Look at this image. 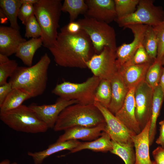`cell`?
Instances as JSON below:
<instances>
[{"instance_id":"1","label":"cell","mask_w":164,"mask_h":164,"mask_svg":"<svg viewBox=\"0 0 164 164\" xmlns=\"http://www.w3.org/2000/svg\"><path fill=\"white\" fill-rule=\"evenodd\" d=\"M48 49L56 63L65 67L87 68V62L96 53L89 36L82 29L76 33L60 30Z\"/></svg>"},{"instance_id":"2","label":"cell","mask_w":164,"mask_h":164,"mask_svg":"<svg viewBox=\"0 0 164 164\" xmlns=\"http://www.w3.org/2000/svg\"><path fill=\"white\" fill-rule=\"evenodd\" d=\"M50 62V57L46 53L33 65L18 66L9 81L13 89H19L31 97L42 94L46 88L48 71Z\"/></svg>"},{"instance_id":"3","label":"cell","mask_w":164,"mask_h":164,"mask_svg":"<svg viewBox=\"0 0 164 164\" xmlns=\"http://www.w3.org/2000/svg\"><path fill=\"white\" fill-rule=\"evenodd\" d=\"M104 122L101 112L94 104L77 103L67 107L61 112L53 129L58 132L76 126L93 127Z\"/></svg>"},{"instance_id":"4","label":"cell","mask_w":164,"mask_h":164,"mask_svg":"<svg viewBox=\"0 0 164 164\" xmlns=\"http://www.w3.org/2000/svg\"><path fill=\"white\" fill-rule=\"evenodd\" d=\"M60 0H39L34 5V15L42 29L43 46L48 49L55 43L61 14Z\"/></svg>"},{"instance_id":"5","label":"cell","mask_w":164,"mask_h":164,"mask_svg":"<svg viewBox=\"0 0 164 164\" xmlns=\"http://www.w3.org/2000/svg\"><path fill=\"white\" fill-rule=\"evenodd\" d=\"M0 119L18 132L36 134L45 132L49 128L29 106L23 104L14 109L0 113Z\"/></svg>"},{"instance_id":"6","label":"cell","mask_w":164,"mask_h":164,"mask_svg":"<svg viewBox=\"0 0 164 164\" xmlns=\"http://www.w3.org/2000/svg\"><path fill=\"white\" fill-rule=\"evenodd\" d=\"M101 80L93 75L81 83L64 81L57 84L52 91V93L60 97L77 100L78 103L93 104L94 102L95 91Z\"/></svg>"},{"instance_id":"7","label":"cell","mask_w":164,"mask_h":164,"mask_svg":"<svg viewBox=\"0 0 164 164\" xmlns=\"http://www.w3.org/2000/svg\"><path fill=\"white\" fill-rule=\"evenodd\" d=\"M77 22L81 29L89 36L96 53H101L105 47L116 50V35L113 27L105 22L85 17Z\"/></svg>"},{"instance_id":"8","label":"cell","mask_w":164,"mask_h":164,"mask_svg":"<svg viewBox=\"0 0 164 164\" xmlns=\"http://www.w3.org/2000/svg\"><path fill=\"white\" fill-rule=\"evenodd\" d=\"M153 0H139L136 11L129 15L115 21L120 27L142 24L153 26L164 20V10L161 6L154 4Z\"/></svg>"},{"instance_id":"9","label":"cell","mask_w":164,"mask_h":164,"mask_svg":"<svg viewBox=\"0 0 164 164\" xmlns=\"http://www.w3.org/2000/svg\"><path fill=\"white\" fill-rule=\"evenodd\" d=\"M87 68L93 75L101 80H110L118 71L116 51L105 47L101 53H95L87 62Z\"/></svg>"},{"instance_id":"10","label":"cell","mask_w":164,"mask_h":164,"mask_svg":"<svg viewBox=\"0 0 164 164\" xmlns=\"http://www.w3.org/2000/svg\"><path fill=\"white\" fill-rule=\"evenodd\" d=\"M153 89L145 80L135 88V116L142 131L151 121Z\"/></svg>"},{"instance_id":"11","label":"cell","mask_w":164,"mask_h":164,"mask_svg":"<svg viewBox=\"0 0 164 164\" xmlns=\"http://www.w3.org/2000/svg\"><path fill=\"white\" fill-rule=\"evenodd\" d=\"M94 104L103 116L106 123L105 131L108 134L111 140L122 144L133 143L132 137L135 135L129 131L115 115L99 102L95 101Z\"/></svg>"},{"instance_id":"12","label":"cell","mask_w":164,"mask_h":164,"mask_svg":"<svg viewBox=\"0 0 164 164\" xmlns=\"http://www.w3.org/2000/svg\"><path fill=\"white\" fill-rule=\"evenodd\" d=\"M147 25L142 24L130 25L124 28L130 29L133 32L134 38L131 43H123L117 47L116 50V63L119 68L129 61L133 56L142 43Z\"/></svg>"},{"instance_id":"13","label":"cell","mask_w":164,"mask_h":164,"mask_svg":"<svg viewBox=\"0 0 164 164\" xmlns=\"http://www.w3.org/2000/svg\"><path fill=\"white\" fill-rule=\"evenodd\" d=\"M77 103H78L77 100H69L59 97L55 103L52 104L40 105L32 104L29 107L49 128H53L61 112L67 107Z\"/></svg>"},{"instance_id":"14","label":"cell","mask_w":164,"mask_h":164,"mask_svg":"<svg viewBox=\"0 0 164 164\" xmlns=\"http://www.w3.org/2000/svg\"><path fill=\"white\" fill-rule=\"evenodd\" d=\"M88 9L84 17L109 24L117 18L114 0H85Z\"/></svg>"},{"instance_id":"15","label":"cell","mask_w":164,"mask_h":164,"mask_svg":"<svg viewBox=\"0 0 164 164\" xmlns=\"http://www.w3.org/2000/svg\"><path fill=\"white\" fill-rule=\"evenodd\" d=\"M135 88L129 89L122 106L115 115L129 131L135 135L141 131L135 116Z\"/></svg>"},{"instance_id":"16","label":"cell","mask_w":164,"mask_h":164,"mask_svg":"<svg viewBox=\"0 0 164 164\" xmlns=\"http://www.w3.org/2000/svg\"><path fill=\"white\" fill-rule=\"evenodd\" d=\"M106 126V122H104L93 127H73L65 130L64 132L59 136L56 142L78 139L91 141L101 135L102 132L105 131Z\"/></svg>"},{"instance_id":"17","label":"cell","mask_w":164,"mask_h":164,"mask_svg":"<svg viewBox=\"0 0 164 164\" xmlns=\"http://www.w3.org/2000/svg\"><path fill=\"white\" fill-rule=\"evenodd\" d=\"M26 41L19 30L0 26V53L8 56L15 54L20 44Z\"/></svg>"},{"instance_id":"18","label":"cell","mask_w":164,"mask_h":164,"mask_svg":"<svg viewBox=\"0 0 164 164\" xmlns=\"http://www.w3.org/2000/svg\"><path fill=\"white\" fill-rule=\"evenodd\" d=\"M151 121L138 134L133 135L132 140L135 154V164H154L149 156V134Z\"/></svg>"},{"instance_id":"19","label":"cell","mask_w":164,"mask_h":164,"mask_svg":"<svg viewBox=\"0 0 164 164\" xmlns=\"http://www.w3.org/2000/svg\"><path fill=\"white\" fill-rule=\"evenodd\" d=\"M152 63L122 66L119 68L118 71L129 89L135 87L145 80L147 71Z\"/></svg>"},{"instance_id":"20","label":"cell","mask_w":164,"mask_h":164,"mask_svg":"<svg viewBox=\"0 0 164 164\" xmlns=\"http://www.w3.org/2000/svg\"><path fill=\"white\" fill-rule=\"evenodd\" d=\"M112 90L111 101L108 108L115 115L122 106L129 89L118 71L110 80Z\"/></svg>"},{"instance_id":"21","label":"cell","mask_w":164,"mask_h":164,"mask_svg":"<svg viewBox=\"0 0 164 164\" xmlns=\"http://www.w3.org/2000/svg\"><path fill=\"white\" fill-rule=\"evenodd\" d=\"M81 142L78 140H71L57 142L50 145L46 149L38 152L27 153L32 159L34 164H41L45 159L50 156L65 150L70 151L78 146Z\"/></svg>"},{"instance_id":"22","label":"cell","mask_w":164,"mask_h":164,"mask_svg":"<svg viewBox=\"0 0 164 164\" xmlns=\"http://www.w3.org/2000/svg\"><path fill=\"white\" fill-rule=\"evenodd\" d=\"M164 100V92L159 85L153 89L152 116L149 134L150 146L153 143L156 133V122Z\"/></svg>"},{"instance_id":"23","label":"cell","mask_w":164,"mask_h":164,"mask_svg":"<svg viewBox=\"0 0 164 164\" xmlns=\"http://www.w3.org/2000/svg\"><path fill=\"white\" fill-rule=\"evenodd\" d=\"M43 45L41 38H31L19 46L15 56L27 67L32 66L34 55L37 50Z\"/></svg>"},{"instance_id":"24","label":"cell","mask_w":164,"mask_h":164,"mask_svg":"<svg viewBox=\"0 0 164 164\" xmlns=\"http://www.w3.org/2000/svg\"><path fill=\"white\" fill-rule=\"evenodd\" d=\"M112 149L111 138L107 132L103 131L100 137L93 141L81 142L78 146L71 150L70 152L75 153L85 149L106 152L111 151Z\"/></svg>"},{"instance_id":"25","label":"cell","mask_w":164,"mask_h":164,"mask_svg":"<svg viewBox=\"0 0 164 164\" xmlns=\"http://www.w3.org/2000/svg\"><path fill=\"white\" fill-rule=\"evenodd\" d=\"M31 98L27 93L19 89L13 88L0 106V113L16 108L22 105L25 101Z\"/></svg>"},{"instance_id":"26","label":"cell","mask_w":164,"mask_h":164,"mask_svg":"<svg viewBox=\"0 0 164 164\" xmlns=\"http://www.w3.org/2000/svg\"><path fill=\"white\" fill-rule=\"evenodd\" d=\"M22 4L20 0H0V9L7 16L10 27L19 30L17 22L19 10Z\"/></svg>"},{"instance_id":"27","label":"cell","mask_w":164,"mask_h":164,"mask_svg":"<svg viewBox=\"0 0 164 164\" xmlns=\"http://www.w3.org/2000/svg\"><path fill=\"white\" fill-rule=\"evenodd\" d=\"M111 153L119 156L125 164H135V154L134 143L122 144L112 140Z\"/></svg>"},{"instance_id":"28","label":"cell","mask_w":164,"mask_h":164,"mask_svg":"<svg viewBox=\"0 0 164 164\" xmlns=\"http://www.w3.org/2000/svg\"><path fill=\"white\" fill-rule=\"evenodd\" d=\"M87 9V5L84 0H65L61 7L62 11L68 13L70 22L75 21L80 15H84Z\"/></svg>"},{"instance_id":"29","label":"cell","mask_w":164,"mask_h":164,"mask_svg":"<svg viewBox=\"0 0 164 164\" xmlns=\"http://www.w3.org/2000/svg\"><path fill=\"white\" fill-rule=\"evenodd\" d=\"M112 95L110 80H101L94 94V101H97L108 108L110 104Z\"/></svg>"},{"instance_id":"30","label":"cell","mask_w":164,"mask_h":164,"mask_svg":"<svg viewBox=\"0 0 164 164\" xmlns=\"http://www.w3.org/2000/svg\"><path fill=\"white\" fill-rule=\"evenodd\" d=\"M142 44L150 58L154 62L157 56L158 42L152 26H147Z\"/></svg>"},{"instance_id":"31","label":"cell","mask_w":164,"mask_h":164,"mask_svg":"<svg viewBox=\"0 0 164 164\" xmlns=\"http://www.w3.org/2000/svg\"><path fill=\"white\" fill-rule=\"evenodd\" d=\"M161 61L155 60L149 67L146 73L145 81L153 89L159 85L162 70Z\"/></svg>"},{"instance_id":"32","label":"cell","mask_w":164,"mask_h":164,"mask_svg":"<svg viewBox=\"0 0 164 164\" xmlns=\"http://www.w3.org/2000/svg\"><path fill=\"white\" fill-rule=\"evenodd\" d=\"M139 1V0H114L116 18H121L134 13L136 9Z\"/></svg>"},{"instance_id":"33","label":"cell","mask_w":164,"mask_h":164,"mask_svg":"<svg viewBox=\"0 0 164 164\" xmlns=\"http://www.w3.org/2000/svg\"><path fill=\"white\" fill-rule=\"evenodd\" d=\"M25 25V37L37 38L41 37L42 29L34 14L28 19Z\"/></svg>"},{"instance_id":"34","label":"cell","mask_w":164,"mask_h":164,"mask_svg":"<svg viewBox=\"0 0 164 164\" xmlns=\"http://www.w3.org/2000/svg\"><path fill=\"white\" fill-rule=\"evenodd\" d=\"M152 27L158 42L157 54L156 60L161 61L164 56V20Z\"/></svg>"},{"instance_id":"35","label":"cell","mask_w":164,"mask_h":164,"mask_svg":"<svg viewBox=\"0 0 164 164\" xmlns=\"http://www.w3.org/2000/svg\"><path fill=\"white\" fill-rule=\"evenodd\" d=\"M154 62L148 55L142 43L132 58L122 66H126L147 63H152Z\"/></svg>"},{"instance_id":"36","label":"cell","mask_w":164,"mask_h":164,"mask_svg":"<svg viewBox=\"0 0 164 164\" xmlns=\"http://www.w3.org/2000/svg\"><path fill=\"white\" fill-rule=\"evenodd\" d=\"M18 66L16 61L14 60H10L5 63L0 64V86L7 82L8 78L12 75Z\"/></svg>"},{"instance_id":"37","label":"cell","mask_w":164,"mask_h":164,"mask_svg":"<svg viewBox=\"0 0 164 164\" xmlns=\"http://www.w3.org/2000/svg\"><path fill=\"white\" fill-rule=\"evenodd\" d=\"M34 14V5L23 4L19 11L18 18L25 25L28 19Z\"/></svg>"},{"instance_id":"38","label":"cell","mask_w":164,"mask_h":164,"mask_svg":"<svg viewBox=\"0 0 164 164\" xmlns=\"http://www.w3.org/2000/svg\"><path fill=\"white\" fill-rule=\"evenodd\" d=\"M154 164H164V148L159 146L152 152Z\"/></svg>"},{"instance_id":"39","label":"cell","mask_w":164,"mask_h":164,"mask_svg":"<svg viewBox=\"0 0 164 164\" xmlns=\"http://www.w3.org/2000/svg\"><path fill=\"white\" fill-rule=\"evenodd\" d=\"M12 89V84L9 82L0 86V106Z\"/></svg>"},{"instance_id":"40","label":"cell","mask_w":164,"mask_h":164,"mask_svg":"<svg viewBox=\"0 0 164 164\" xmlns=\"http://www.w3.org/2000/svg\"><path fill=\"white\" fill-rule=\"evenodd\" d=\"M81 29L80 26L78 22L74 21L70 22L67 25L62 28L60 30L70 33H76Z\"/></svg>"},{"instance_id":"41","label":"cell","mask_w":164,"mask_h":164,"mask_svg":"<svg viewBox=\"0 0 164 164\" xmlns=\"http://www.w3.org/2000/svg\"><path fill=\"white\" fill-rule=\"evenodd\" d=\"M159 135L156 141L157 144L164 148V119L159 122Z\"/></svg>"},{"instance_id":"42","label":"cell","mask_w":164,"mask_h":164,"mask_svg":"<svg viewBox=\"0 0 164 164\" xmlns=\"http://www.w3.org/2000/svg\"><path fill=\"white\" fill-rule=\"evenodd\" d=\"M0 18L1 23H6L8 19L5 14L1 9H0Z\"/></svg>"},{"instance_id":"43","label":"cell","mask_w":164,"mask_h":164,"mask_svg":"<svg viewBox=\"0 0 164 164\" xmlns=\"http://www.w3.org/2000/svg\"><path fill=\"white\" fill-rule=\"evenodd\" d=\"M159 85L164 92V67L163 68L162 74L160 78Z\"/></svg>"},{"instance_id":"44","label":"cell","mask_w":164,"mask_h":164,"mask_svg":"<svg viewBox=\"0 0 164 164\" xmlns=\"http://www.w3.org/2000/svg\"><path fill=\"white\" fill-rule=\"evenodd\" d=\"M8 56L0 53V64H2L8 62L10 60Z\"/></svg>"},{"instance_id":"45","label":"cell","mask_w":164,"mask_h":164,"mask_svg":"<svg viewBox=\"0 0 164 164\" xmlns=\"http://www.w3.org/2000/svg\"><path fill=\"white\" fill-rule=\"evenodd\" d=\"M21 3L29 5H34L38 2L39 0H20Z\"/></svg>"},{"instance_id":"46","label":"cell","mask_w":164,"mask_h":164,"mask_svg":"<svg viewBox=\"0 0 164 164\" xmlns=\"http://www.w3.org/2000/svg\"><path fill=\"white\" fill-rule=\"evenodd\" d=\"M10 161L9 159H6L0 162V164H11Z\"/></svg>"},{"instance_id":"47","label":"cell","mask_w":164,"mask_h":164,"mask_svg":"<svg viewBox=\"0 0 164 164\" xmlns=\"http://www.w3.org/2000/svg\"><path fill=\"white\" fill-rule=\"evenodd\" d=\"M161 63L162 65H164V56L161 60Z\"/></svg>"},{"instance_id":"48","label":"cell","mask_w":164,"mask_h":164,"mask_svg":"<svg viewBox=\"0 0 164 164\" xmlns=\"http://www.w3.org/2000/svg\"><path fill=\"white\" fill-rule=\"evenodd\" d=\"M11 164H18L16 162H14L12 163H11Z\"/></svg>"}]
</instances>
